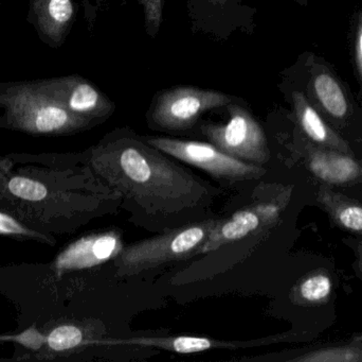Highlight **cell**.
<instances>
[{"instance_id": "cell-1", "label": "cell", "mask_w": 362, "mask_h": 362, "mask_svg": "<svg viewBox=\"0 0 362 362\" xmlns=\"http://www.w3.org/2000/svg\"><path fill=\"white\" fill-rule=\"evenodd\" d=\"M93 165L133 216L157 220L159 232L198 221L221 193L142 137H110L98 147Z\"/></svg>"}, {"instance_id": "cell-2", "label": "cell", "mask_w": 362, "mask_h": 362, "mask_svg": "<svg viewBox=\"0 0 362 362\" xmlns=\"http://www.w3.org/2000/svg\"><path fill=\"white\" fill-rule=\"evenodd\" d=\"M218 218L202 219L125 246L115 259L117 276H132L199 254Z\"/></svg>"}, {"instance_id": "cell-3", "label": "cell", "mask_w": 362, "mask_h": 362, "mask_svg": "<svg viewBox=\"0 0 362 362\" xmlns=\"http://www.w3.org/2000/svg\"><path fill=\"white\" fill-rule=\"evenodd\" d=\"M306 97L323 118L349 142L362 134V108L355 104L348 87L323 59L308 60Z\"/></svg>"}, {"instance_id": "cell-4", "label": "cell", "mask_w": 362, "mask_h": 362, "mask_svg": "<svg viewBox=\"0 0 362 362\" xmlns=\"http://www.w3.org/2000/svg\"><path fill=\"white\" fill-rule=\"evenodd\" d=\"M151 146L169 157L204 170L226 182L259 180L266 174L264 166L255 165L230 157L211 142L169 137H142Z\"/></svg>"}, {"instance_id": "cell-5", "label": "cell", "mask_w": 362, "mask_h": 362, "mask_svg": "<svg viewBox=\"0 0 362 362\" xmlns=\"http://www.w3.org/2000/svg\"><path fill=\"white\" fill-rule=\"evenodd\" d=\"M227 106V123L204 125L202 134L230 157L255 165H266L270 159V149L263 128L247 108L234 103Z\"/></svg>"}, {"instance_id": "cell-6", "label": "cell", "mask_w": 362, "mask_h": 362, "mask_svg": "<svg viewBox=\"0 0 362 362\" xmlns=\"http://www.w3.org/2000/svg\"><path fill=\"white\" fill-rule=\"evenodd\" d=\"M291 195L289 187H276L272 191L259 196V201L240 208L229 218L219 219L200 249L199 254L215 252L259 230L274 227L286 208Z\"/></svg>"}, {"instance_id": "cell-7", "label": "cell", "mask_w": 362, "mask_h": 362, "mask_svg": "<svg viewBox=\"0 0 362 362\" xmlns=\"http://www.w3.org/2000/svg\"><path fill=\"white\" fill-rule=\"evenodd\" d=\"M291 152L293 161L312 176L317 185L362 188V161L356 155L318 146L299 130Z\"/></svg>"}, {"instance_id": "cell-8", "label": "cell", "mask_w": 362, "mask_h": 362, "mask_svg": "<svg viewBox=\"0 0 362 362\" xmlns=\"http://www.w3.org/2000/svg\"><path fill=\"white\" fill-rule=\"evenodd\" d=\"M223 93L193 86L167 89L157 97L151 110L155 127L167 131H181L193 127L204 113L231 103Z\"/></svg>"}, {"instance_id": "cell-9", "label": "cell", "mask_w": 362, "mask_h": 362, "mask_svg": "<svg viewBox=\"0 0 362 362\" xmlns=\"http://www.w3.org/2000/svg\"><path fill=\"white\" fill-rule=\"evenodd\" d=\"M285 335L272 336L250 341H226V340L211 339L199 336H165V337H129L107 338V339L91 340L93 346H133L144 348L160 349L177 354H194L204 351L238 350V349L255 348L276 344L285 339Z\"/></svg>"}, {"instance_id": "cell-10", "label": "cell", "mask_w": 362, "mask_h": 362, "mask_svg": "<svg viewBox=\"0 0 362 362\" xmlns=\"http://www.w3.org/2000/svg\"><path fill=\"white\" fill-rule=\"evenodd\" d=\"M125 244L119 232L110 231L81 238L70 244L57 261L59 272L89 269L115 261Z\"/></svg>"}, {"instance_id": "cell-11", "label": "cell", "mask_w": 362, "mask_h": 362, "mask_svg": "<svg viewBox=\"0 0 362 362\" xmlns=\"http://www.w3.org/2000/svg\"><path fill=\"white\" fill-rule=\"evenodd\" d=\"M315 205L327 215L332 227L362 237V188L317 185Z\"/></svg>"}, {"instance_id": "cell-12", "label": "cell", "mask_w": 362, "mask_h": 362, "mask_svg": "<svg viewBox=\"0 0 362 362\" xmlns=\"http://www.w3.org/2000/svg\"><path fill=\"white\" fill-rule=\"evenodd\" d=\"M291 101L298 130L310 142L325 148L354 154L350 142L323 118L322 115L310 103L304 91H293Z\"/></svg>"}, {"instance_id": "cell-13", "label": "cell", "mask_w": 362, "mask_h": 362, "mask_svg": "<svg viewBox=\"0 0 362 362\" xmlns=\"http://www.w3.org/2000/svg\"><path fill=\"white\" fill-rule=\"evenodd\" d=\"M272 361L286 362H362V333L344 339L319 342L280 353Z\"/></svg>"}, {"instance_id": "cell-14", "label": "cell", "mask_w": 362, "mask_h": 362, "mask_svg": "<svg viewBox=\"0 0 362 362\" xmlns=\"http://www.w3.org/2000/svg\"><path fill=\"white\" fill-rule=\"evenodd\" d=\"M333 291V280L329 272L316 270L306 274L298 282L291 298L298 305L314 307L327 303Z\"/></svg>"}, {"instance_id": "cell-15", "label": "cell", "mask_w": 362, "mask_h": 362, "mask_svg": "<svg viewBox=\"0 0 362 362\" xmlns=\"http://www.w3.org/2000/svg\"><path fill=\"white\" fill-rule=\"evenodd\" d=\"M68 106L72 112L91 116H110L115 111L114 102L93 85L85 82L74 85L68 97Z\"/></svg>"}, {"instance_id": "cell-16", "label": "cell", "mask_w": 362, "mask_h": 362, "mask_svg": "<svg viewBox=\"0 0 362 362\" xmlns=\"http://www.w3.org/2000/svg\"><path fill=\"white\" fill-rule=\"evenodd\" d=\"M47 341L53 351L63 352L85 344L84 333L74 325H62L51 332Z\"/></svg>"}, {"instance_id": "cell-17", "label": "cell", "mask_w": 362, "mask_h": 362, "mask_svg": "<svg viewBox=\"0 0 362 362\" xmlns=\"http://www.w3.org/2000/svg\"><path fill=\"white\" fill-rule=\"evenodd\" d=\"M70 123L67 111L59 106H46L37 113L36 129L40 132H51L62 129Z\"/></svg>"}, {"instance_id": "cell-18", "label": "cell", "mask_w": 362, "mask_h": 362, "mask_svg": "<svg viewBox=\"0 0 362 362\" xmlns=\"http://www.w3.org/2000/svg\"><path fill=\"white\" fill-rule=\"evenodd\" d=\"M8 189L13 195L28 201H40L45 199L48 193V191L42 183L21 176H16L10 180Z\"/></svg>"}, {"instance_id": "cell-19", "label": "cell", "mask_w": 362, "mask_h": 362, "mask_svg": "<svg viewBox=\"0 0 362 362\" xmlns=\"http://www.w3.org/2000/svg\"><path fill=\"white\" fill-rule=\"evenodd\" d=\"M352 51L354 57L355 74L361 87L362 98V9L356 13L352 26Z\"/></svg>"}, {"instance_id": "cell-20", "label": "cell", "mask_w": 362, "mask_h": 362, "mask_svg": "<svg viewBox=\"0 0 362 362\" xmlns=\"http://www.w3.org/2000/svg\"><path fill=\"white\" fill-rule=\"evenodd\" d=\"M146 16V27L148 33L154 36L163 21V0H141Z\"/></svg>"}, {"instance_id": "cell-21", "label": "cell", "mask_w": 362, "mask_h": 362, "mask_svg": "<svg viewBox=\"0 0 362 362\" xmlns=\"http://www.w3.org/2000/svg\"><path fill=\"white\" fill-rule=\"evenodd\" d=\"M342 244L348 247L354 255L352 269L357 278L362 281V237L348 235L342 238Z\"/></svg>"}, {"instance_id": "cell-22", "label": "cell", "mask_w": 362, "mask_h": 362, "mask_svg": "<svg viewBox=\"0 0 362 362\" xmlns=\"http://www.w3.org/2000/svg\"><path fill=\"white\" fill-rule=\"evenodd\" d=\"M49 13L54 21L67 23L74 14V6L70 0H50Z\"/></svg>"}, {"instance_id": "cell-23", "label": "cell", "mask_w": 362, "mask_h": 362, "mask_svg": "<svg viewBox=\"0 0 362 362\" xmlns=\"http://www.w3.org/2000/svg\"><path fill=\"white\" fill-rule=\"evenodd\" d=\"M27 230L23 229L16 220L8 215L0 213V234H25Z\"/></svg>"}, {"instance_id": "cell-24", "label": "cell", "mask_w": 362, "mask_h": 362, "mask_svg": "<svg viewBox=\"0 0 362 362\" xmlns=\"http://www.w3.org/2000/svg\"><path fill=\"white\" fill-rule=\"evenodd\" d=\"M21 344L31 349H38L42 344V336L38 335L35 329H30L16 338Z\"/></svg>"}, {"instance_id": "cell-25", "label": "cell", "mask_w": 362, "mask_h": 362, "mask_svg": "<svg viewBox=\"0 0 362 362\" xmlns=\"http://www.w3.org/2000/svg\"><path fill=\"white\" fill-rule=\"evenodd\" d=\"M351 146H352L353 152L356 155L358 159H361L362 161V134L359 137H357L356 140H353V142H350Z\"/></svg>"}, {"instance_id": "cell-26", "label": "cell", "mask_w": 362, "mask_h": 362, "mask_svg": "<svg viewBox=\"0 0 362 362\" xmlns=\"http://www.w3.org/2000/svg\"><path fill=\"white\" fill-rule=\"evenodd\" d=\"M293 1L297 2L298 4L302 6H306L308 4V0H293Z\"/></svg>"}]
</instances>
